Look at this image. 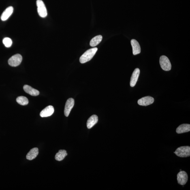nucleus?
I'll return each instance as SVG.
<instances>
[{"instance_id": "1", "label": "nucleus", "mask_w": 190, "mask_h": 190, "mask_svg": "<svg viewBox=\"0 0 190 190\" xmlns=\"http://www.w3.org/2000/svg\"><path fill=\"white\" fill-rule=\"evenodd\" d=\"M98 50L97 48H94L88 50L81 56L80 62L81 63H84L91 60L95 55Z\"/></svg>"}, {"instance_id": "2", "label": "nucleus", "mask_w": 190, "mask_h": 190, "mask_svg": "<svg viewBox=\"0 0 190 190\" xmlns=\"http://www.w3.org/2000/svg\"><path fill=\"white\" fill-rule=\"evenodd\" d=\"M174 153L180 157H187L190 156V147L182 146L177 149Z\"/></svg>"}, {"instance_id": "3", "label": "nucleus", "mask_w": 190, "mask_h": 190, "mask_svg": "<svg viewBox=\"0 0 190 190\" xmlns=\"http://www.w3.org/2000/svg\"><path fill=\"white\" fill-rule=\"evenodd\" d=\"M36 5L39 16L42 18L46 17L47 16V11L44 2L42 0H37Z\"/></svg>"}, {"instance_id": "4", "label": "nucleus", "mask_w": 190, "mask_h": 190, "mask_svg": "<svg viewBox=\"0 0 190 190\" xmlns=\"http://www.w3.org/2000/svg\"><path fill=\"white\" fill-rule=\"evenodd\" d=\"M159 63L161 68L163 70L168 71L171 70L172 65L170 60L166 56L162 55L161 56L159 59Z\"/></svg>"}, {"instance_id": "5", "label": "nucleus", "mask_w": 190, "mask_h": 190, "mask_svg": "<svg viewBox=\"0 0 190 190\" xmlns=\"http://www.w3.org/2000/svg\"><path fill=\"white\" fill-rule=\"evenodd\" d=\"M22 57L20 54H16L13 55L8 60L9 65L12 67H17L21 63Z\"/></svg>"}, {"instance_id": "6", "label": "nucleus", "mask_w": 190, "mask_h": 190, "mask_svg": "<svg viewBox=\"0 0 190 190\" xmlns=\"http://www.w3.org/2000/svg\"><path fill=\"white\" fill-rule=\"evenodd\" d=\"M177 180L178 183L180 185H185L188 180V176L187 173L185 171H180L177 174Z\"/></svg>"}, {"instance_id": "7", "label": "nucleus", "mask_w": 190, "mask_h": 190, "mask_svg": "<svg viewBox=\"0 0 190 190\" xmlns=\"http://www.w3.org/2000/svg\"><path fill=\"white\" fill-rule=\"evenodd\" d=\"M74 105V99L70 98L66 102L64 110V114L66 116H68Z\"/></svg>"}, {"instance_id": "8", "label": "nucleus", "mask_w": 190, "mask_h": 190, "mask_svg": "<svg viewBox=\"0 0 190 190\" xmlns=\"http://www.w3.org/2000/svg\"><path fill=\"white\" fill-rule=\"evenodd\" d=\"M154 101V99L153 97L148 96L138 100V103L140 106H147L152 104Z\"/></svg>"}, {"instance_id": "9", "label": "nucleus", "mask_w": 190, "mask_h": 190, "mask_svg": "<svg viewBox=\"0 0 190 190\" xmlns=\"http://www.w3.org/2000/svg\"><path fill=\"white\" fill-rule=\"evenodd\" d=\"M140 69L138 68L135 69L133 71L132 75L130 82V85L131 87H134L136 85L140 76Z\"/></svg>"}, {"instance_id": "10", "label": "nucleus", "mask_w": 190, "mask_h": 190, "mask_svg": "<svg viewBox=\"0 0 190 190\" xmlns=\"http://www.w3.org/2000/svg\"><path fill=\"white\" fill-rule=\"evenodd\" d=\"M54 109L52 106H49L46 107L41 111L40 116L42 117H46L50 116L54 113Z\"/></svg>"}, {"instance_id": "11", "label": "nucleus", "mask_w": 190, "mask_h": 190, "mask_svg": "<svg viewBox=\"0 0 190 190\" xmlns=\"http://www.w3.org/2000/svg\"><path fill=\"white\" fill-rule=\"evenodd\" d=\"M14 11V8L12 7H9L4 11L1 16V19L4 21L7 20L10 17Z\"/></svg>"}, {"instance_id": "12", "label": "nucleus", "mask_w": 190, "mask_h": 190, "mask_svg": "<svg viewBox=\"0 0 190 190\" xmlns=\"http://www.w3.org/2000/svg\"><path fill=\"white\" fill-rule=\"evenodd\" d=\"M133 50V54L134 55L140 53L141 49L140 44L135 39H132L131 41Z\"/></svg>"}, {"instance_id": "13", "label": "nucleus", "mask_w": 190, "mask_h": 190, "mask_svg": "<svg viewBox=\"0 0 190 190\" xmlns=\"http://www.w3.org/2000/svg\"><path fill=\"white\" fill-rule=\"evenodd\" d=\"M23 89L26 93L33 96H36L39 94V92L38 90L34 89L29 85H24Z\"/></svg>"}, {"instance_id": "14", "label": "nucleus", "mask_w": 190, "mask_h": 190, "mask_svg": "<svg viewBox=\"0 0 190 190\" xmlns=\"http://www.w3.org/2000/svg\"><path fill=\"white\" fill-rule=\"evenodd\" d=\"M190 131V125L184 124L181 125L176 129V132L178 134L189 132Z\"/></svg>"}, {"instance_id": "15", "label": "nucleus", "mask_w": 190, "mask_h": 190, "mask_svg": "<svg viewBox=\"0 0 190 190\" xmlns=\"http://www.w3.org/2000/svg\"><path fill=\"white\" fill-rule=\"evenodd\" d=\"M98 116L96 115H93L88 119L87 123V126L88 129H91L98 122Z\"/></svg>"}, {"instance_id": "16", "label": "nucleus", "mask_w": 190, "mask_h": 190, "mask_svg": "<svg viewBox=\"0 0 190 190\" xmlns=\"http://www.w3.org/2000/svg\"><path fill=\"white\" fill-rule=\"evenodd\" d=\"M39 154V149L37 148H33L30 150L26 156V158L29 160L35 159Z\"/></svg>"}, {"instance_id": "17", "label": "nucleus", "mask_w": 190, "mask_h": 190, "mask_svg": "<svg viewBox=\"0 0 190 190\" xmlns=\"http://www.w3.org/2000/svg\"><path fill=\"white\" fill-rule=\"evenodd\" d=\"M67 155V151L64 150H60L55 156V159L58 161L63 160Z\"/></svg>"}, {"instance_id": "18", "label": "nucleus", "mask_w": 190, "mask_h": 190, "mask_svg": "<svg viewBox=\"0 0 190 190\" xmlns=\"http://www.w3.org/2000/svg\"><path fill=\"white\" fill-rule=\"evenodd\" d=\"M102 38L103 37L101 35H98L94 37L90 41V46L93 47L97 46L102 41Z\"/></svg>"}, {"instance_id": "19", "label": "nucleus", "mask_w": 190, "mask_h": 190, "mask_svg": "<svg viewBox=\"0 0 190 190\" xmlns=\"http://www.w3.org/2000/svg\"><path fill=\"white\" fill-rule=\"evenodd\" d=\"M16 101L19 104L23 106L27 105L29 103V100L27 98L24 96H20L17 98Z\"/></svg>"}, {"instance_id": "20", "label": "nucleus", "mask_w": 190, "mask_h": 190, "mask_svg": "<svg viewBox=\"0 0 190 190\" xmlns=\"http://www.w3.org/2000/svg\"><path fill=\"white\" fill-rule=\"evenodd\" d=\"M3 42L5 47L7 48H9L12 46V39L9 37H5L4 39L3 40Z\"/></svg>"}]
</instances>
